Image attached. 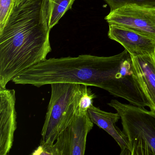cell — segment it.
Returning <instances> with one entry per match:
<instances>
[{
	"instance_id": "cell-13",
	"label": "cell",
	"mask_w": 155,
	"mask_h": 155,
	"mask_svg": "<svg viewBox=\"0 0 155 155\" xmlns=\"http://www.w3.org/2000/svg\"><path fill=\"white\" fill-rule=\"evenodd\" d=\"M14 5V0H0V32L5 27Z\"/></svg>"
},
{
	"instance_id": "cell-5",
	"label": "cell",
	"mask_w": 155,
	"mask_h": 155,
	"mask_svg": "<svg viewBox=\"0 0 155 155\" xmlns=\"http://www.w3.org/2000/svg\"><path fill=\"white\" fill-rule=\"evenodd\" d=\"M93 122L88 114L77 116L53 144L57 155H83Z\"/></svg>"
},
{
	"instance_id": "cell-6",
	"label": "cell",
	"mask_w": 155,
	"mask_h": 155,
	"mask_svg": "<svg viewBox=\"0 0 155 155\" xmlns=\"http://www.w3.org/2000/svg\"><path fill=\"white\" fill-rule=\"evenodd\" d=\"M16 92L0 87V155H7L12 148L17 129Z\"/></svg>"
},
{
	"instance_id": "cell-8",
	"label": "cell",
	"mask_w": 155,
	"mask_h": 155,
	"mask_svg": "<svg viewBox=\"0 0 155 155\" xmlns=\"http://www.w3.org/2000/svg\"><path fill=\"white\" fill-rule=\"evenodd\" d=\"M130 56L134 77L155 111V54Z\"/></svg>"
},
{
	"instance_id": "cell-14",
	"label": "cell",
	"mask_w": 155,
	"mask_h": 155,
	"mask_svg": "<svg viewBox=\"0 0 155 155\" xmlns=\"http://www.w3.org/2000/svg\"><path fill=\"white\" fill-rule=\"evenodd\" d=\"M32 155H57L53 145L40 143L38 147L31 153Z\"/></svg>"
},
{
	"instance_id": "cell-4",
	"label": "cell",
	"mask_w": 155,
	"mask_h": 155,
	"mask_svg": "<svg viewBox=\"0 0 155 155\" xmlns=\"http://www.w3.org/2000/svg\"><path fill=\"white\" fill-rule=\"evenodd\" d=\"M105 19L109 25L127 28L155 38V7L123 6L110 11Z\"/></svg>"
},
{
	"instance_id": "cell-1",
	"label": "cell",
	"mask_w": 155,
	"mask_h": 155,
	"mask_svg": "<svg viewBox=\"0 0 155 155\" xmlns=\"http://www.w3.org/2000/svg\"><path fill=\"white\" fill-rule=\"evenodd\" d=\"M49 0H24L14 5L0 32V87L47 59L49 40Z\"/></svg>"
},
{
	"instance_id": "cell-12",
	"label": "cell",
	"mask_w": 155,
	"mask_h": 155,
	"mask_svg": "<svg viewBox=\"0 0 155 155\" xmlns=\"http://www.w3.org/2000/svg\"><path fill=\"white\" fill-rule=\"evenodd\" d=\"M110 8V11L127 5L155 7V0H104Z\"/></svg>"
},
{
	"instance_id": "cell-15",
	"label": "cell",
	"mask_w": 155,
	"mask_h": 155,
	"mask_svg": "<svg viewBox=\"0 0 155 155\" xmlns=\"http://www.w3.org/2000/svg\"><path fill=\"white\" fill-rule=\"evenodd\" d=\"M24 0H14L15 2V5H18L20 3H21L22 1H23Z\"/></svg>"
},
{
	"instance_id": "cell-11",
	"label": "cell",
	"mask_w": 155,
	"mask_h": 155,
	"mask_svg": "<svg viewBox=\"0 0 155 155\" xmlns=\"http://www.w3.org/2000/svg\"><path fill=\"white\" fill-rule=\"evenodd\" d=\"M97 96L92 92L88 86L82 84V92L79 102L77 116H83L87 114L88 110L93 105V99Z\"/></svg>"
},
{
	"instance_id": "cell-2",
	"label": "cell",
	"mask_w": 155,
	"mask_h": 155,
	"mask_svg": "<svg viewBox=\"0 0 155 155\" xmlns=\"http://www.w3.org/2000/svg\"><path fill=\"white\" fill-rule=\"evenodd\" d=\"M51 85V96L41 130L40 143L53 145L77 116L82 84L56 83Z\"/></svg>"
},
{
	"instance_id": "cell-7",
	"label": "cell",
	"mask_w": 155,
	"mask_h": 155,
	"mask_svg": "<svg viewBox=\"0 0 155 155\" xmlns=\"http://www.w3.org/2000/svg\"><path fill=\"white\" fill-rule=\"evenodd\" d=\"M108 37L120 44L130 56L155 54L153 37L114 25H109Z\"/></svg>"
},
{
	"instance_id": "cell-9",
	"label": "cell",
	"mask_w": 155,
	"mask_h": 155,
	"mask_svg": "<svg viewBox=\"0 0 155 155\" xmlns=\"http://www.w3.org/2000/svg\"><path fill=\"white\" fill-rule=\"evenodd\" d=\"M88 114L94 124L107 132L117 141L121 149L120 155H130L127 139L116 125L120 119L117 112H107L92 105L89 108Z\"/></svg>"
},
{
	"instance_id": "cell-10",
	"label": "cell",
	"mask_w": 155,
	"mask_h": 155,
	"mask_svg": "<svg viewBox=\"0 0 155 155\" xmlns=\"http://www.w3.org/2000/svg\"><path fill=\"white\" fill-rule=\"evenodd\" d=\"M75 0H49L50 16L49 26L51 29L58 23L60 20L72 8Z\"/></svg>"
},
{
	"instance_id": "cell-3",
	"label": "cell",
	"mask_w": 155,
	"mask_h": 155,
	"mask_svg": "<svg viewBox=\"0 0 155 155\" xmlns=\"http://www.w3.org/2000/svg\"><path fill=\"white\" fill-rule=\"evenodd\" d=\"M108 105L120 116L130 155H155V111L117 100Z\"/></svg>"
}]
</instances>
